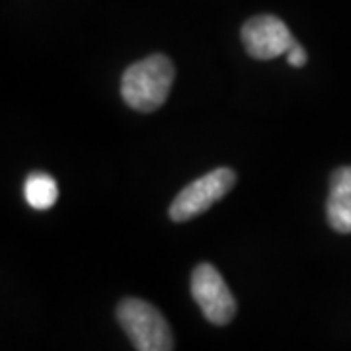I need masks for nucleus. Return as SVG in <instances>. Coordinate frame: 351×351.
Returning a JSON list of instances; mask_svg holds the SVG:
<instances>
[{
	"mask_svg": "<svg viewBox=\"0 0 351 351\" xmlns=\"http://www.w3.org/2000/svg\"><path fill=\"white\" fill-rule=\"evenodd\" d=\"M174 76V64L166 55H151L127 66L121 78V96L137 112H156L168 100Z\"/></svg>",
	"mask_w": 351,
	"mask_h": 351,
	"instance_id": "1",
	"label": "nucleus"
},
{
	"mask_svg": "<svg viewBox=\"0 0 351 351\" xmlns=\"http://www.w3.org/2000/svg\"><path fill=\"white\" fill-rule=\"evenodd\" d=\"M117 322L137 351H172L174 338L162 313L143 299H123L117 304Z\"/></svg>",
	"mask_w": 351,
	"mask_h": 351,
	"instance_id": "2",
	"label": "nucleus"
},
{
	"mask_svg": "<svg viewBox=\"0 0 351 351\" xmlns=\"http://www.w3.org/2000/svg\"><path fill=\"white\" fill-rule=\"evenodd\" d=\"M237 184V174L230 168H217L201 176L182 189L170 205V219L174 223H186L189 219L205 213L211 205L223 199Z\"/></svg>",
	"mask_w": 351,
	"mask_h": 351,
	"instance_id": "3",
	"label": "nucleus"
},
{
	"mask_svg": "<svg viewBox=\"0 0 351 351\" xmlns=\"http://www.w3.org/2000/svg\"><path fill=\"white\" fill-rule=\"evenodd\" d=\"M191 297L211 324L225 326L237 314V301L219 269L211 263H199L193 269Z\"/></svg>",
	"mask_w": 351,
	"mask_h": 351,
	"instance_id": "4",
	"label": "nucleus"
},
{
	"mask_svg": "<svg viewBox=\"0 0 351 351\" xmlns=\"http://www.w3.org/2000/svg\"><path fill=\"white\" fill-rule=\"evenodd\" d=\"M240 38L248 55L260 61H269L279 55H287L289 49L297 43L285 22L271 14L250 18L242 25Z\"/></svg>",
	"mask_w": 351,
	"mask_h": 351,
	"instance_id": "5",
	"label": "nucleus"
},
{
	"mask_svg": "<svg viewBox=\"0 0 351 351\" xmlns=\"http://www.w3.org/2000/svg\"><path fill=\"white\" fill-rule=\"evenodd\" d=\"M326 217L336 232L351 234V166H341L332 172Z\"/></svg>",
	"mask_w": 351,
	"mask_h": 351,
	"instance_id": "6",
	"label": "nucleus"
},
{
	"mask_svg": "<svg viewBox=\"0 0 351 351\" xmlns=\"http://www.w3.org/2000/svg\"><path fill=\"white\" fill-rule=\"evenodd\" d=\"M24 197L32 209L45 211L53 207L59 199V188L57 182L49 174L43 172H34L27 176L24 184Z\"/></svg>",
	"mask_w": 351,
	"mask_h": 351,
	"instance_id": "7",
	"label": "nucleus"
},
{
	"mask_svg": "<svg viewBox=\"0 0 351 351\" xmlns=\"http://www.w3.org/2000/svg\"><path fill=\"white\" fill-rule=\"evenodd\" d=\"M287 61L291 66H295V69H301V66H304V64H306V61H308V55H306V51H304V47H302V45L295 43V45L289 49Z\"/></svg>",
	"mask_w": 351,
	"mask_h": 351,
	"instance_id": "8",
	"label": "nucleus"
}]
</instances>
